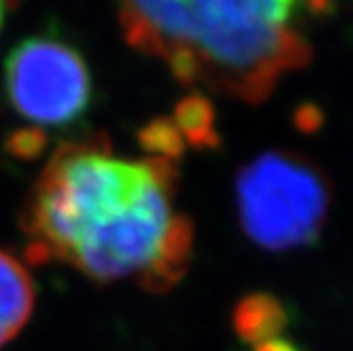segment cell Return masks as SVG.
I'll use <instances>...</instances> for the list:
<instances>
[{
    "mask_svg": "<svg viewBox=\"0 0 353 351\" xmlns=\"http://www.w3.org/2000/svg\"><path fill=\"white\" fill-rule=\"evenodd\" d=\"M178 168L165 159L125 161L106 134L55 148L23 203L19 227L49 261L106 283L142 273L170 222Z\"/></svg>",
    "mask_w": 353,
    "mask_h": 351,
    "instance_id": "6da1fadb",
    "label": "cell"
},
{
    "mask_svg": "<svg viewBox=\"0 0 353 351\" xmlns=\"http://www.w3.org/2000/svg\"><path fill=\"white\" fill-rule=\"evenodd\" d=\"M307 9L288 0L123 3L119 23L125 41L163 57L180 85L261 104L283 74L313 57L294 28Z\"/></svg>",
    "mask_w": 353,
    "mask_h": 351,
    "instance_id": "7a4b0ae2",
    "label": "cell"
},
{
    "mask_svg": "<svg viewBox=\"0 0 353 351\" xmlns=\"http://www.w3.org/2000/svg\"><path fill=\"white\" fill-rule=\"evenodd\" d=\"M328 205L326 176L294 152H263L237 176L241 229L271 252L313 245L322 235Z\"/></svg>",
    "mask_w": 353,
    "mask_h": 351,
    "instance_id": "3957f363",
    "label": "cell"
},
{
    "mask_svg": "<svg viewBox=\"0 0 353 351\" xmlns=\"http://www.w3.org/2000/svg\"><path fill=\"white\" fill-rule=\"evenodd\" d=\"M5 93L13 110L37 127H66L91 104V74L68 43L30 37L7 55Z\"/></svg>",
    "mask_w": 353,
    "mask_h": 351,
    "instance_id": "277c9868",
    "label": "cell"
},
{
    "mask_svg": "<svg viewBox=\"0 0 353 351\" xmlns=\"http://www.w3.org/2000/svg\"><path fill=\"white\" fill-rule=\"evenodd\" d=\"M192 239H195L192 220L184 214H178V216L174 214L152 261L140 273V285L144 290L163 294L172 290L186 275L188 265H190Z\"/></svg>",
    "mask_w": 353,
    "mask_h": 351,
    "instance_id": "5b68a950",
    "label": "cell"
},
{
    "mask_svg": "<svg viewBox=\"0 0 353 351\" xmlns=\"http://www.w3.org/2000/svg\"><path fill=\"white\" fill-rule=\"evenodd\" d=\"M34 311V281L26 267L0 250V347L13 341Z\"/></svg>",
    "mask_w": 353,
    "mask_h": 351,
    "instance_id": "8992f818",
    "label": "cell"
},
{
    "mask_svg": "<svg viewBox=\"0 0 353 351\" xmlns=\"http://www.w3.org/2000/svg\"><path fill=\"white\" fill-rule=\"evenodd\" d=\"M288 326V309L269 292L245 294L233 309V330L248 345H263L279 339Z\"/></svg>",
    "mask_w": 353,
    "mask_h": 351,
    "instance_id": "52a82bcc",
    "label": "cell"
},
{
    "mask_svg": "<svg viewBox=\"0 0 353 351\" xmlns=\"http://www.w3.org/2000/svg\"><path fill=\"white\" fill-rule=\"evenodd\" d=\"M174 125L184 144L195 150H214L220 146V132L216 127V108L201 93H188L174 108Z\"/></svg>",
    "mask_w": 353,
    "mask_h": 351,
    "instance_id": "ba28073f",
    "label": "cell"
},
{
    "mask_svg": "<svg viewBox=\"0 0 353 351\" xmlns=\"http://www.w3.org/2000/svg\"><path fill=\"white\" fill-rule=\"evenodd\" d=\"M138 144L150 157L165 159V161L172 163L178 161L184 152V140L174 121L168 117H157L142 125L138 132Z\"/></svg>",
    "mask_w": 353,
    "mask_h": 351,
    "instance_id": "9c48e42d",
    "label": "cell"
},
{
    "mask_svg": "<svg viewBox=\"0 0 353 351\" xmlns=\"http://www.w3.org/2000/svg\"><path fill=\"white\" fill-rule=\"evenodd\" d=\"M49 144V136L43 127L30 125V127H19L13 130L5 138V152L19 159V161H34L39 159Z\"/></svg>",
    "mask_w": 353,
    "mask_h": 351,
    "instance_id": "30bf717a",
    "label": "cell"
},
{
    "mask_svg": "<svg viewBox=\"0 0 353 351\" xmlns=\"http://www.w3.org/2000/svg\"><path fill=\"white\" fill-rule=\"evenodd\" d=\"M322 110H319L317 106H313V104H305V106H301L299 110H296V117H294V121H296V125L301 127L303 132H315L319 125H322Z\"/></svg>",
    "mask_w": 353,
    "mask_h": 351,
    "instance_id": "8fae6325",
    "label": "cell"
},
{
    "mask_svg": "<svg viewBox=\"0 0 353 351\" xmlns=\"http://www.w3.org/2000/svg\"><path fill=\"white\" fill-rule=\"evenodd\" d=\"M256 351H303L299 345H294L292 341H285V339H273L269 343H263L256 347Z\"/></svg>",
    "mask_w": 353,
    "mask_h": 351,
    "instance_id": "7c38bea8",
    "label": "cell"
},
{
    "mask_svg": "<svg viewBox=\"0 0 353 351\" xmlns=\"http://www.w3.org/2000/svg\"><path fill=\"white\" fill-rule=\"evenodd\" d=\"M7 9H9V5H7V3H0V30H3V26H5Z\"/></svg>",
    "mask_w": 353,
    "mask_h": 351,
    "instance_id": "4fadbf2b",
    "label": "cell"
}]
</instances>
